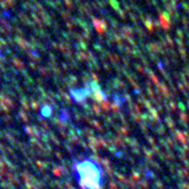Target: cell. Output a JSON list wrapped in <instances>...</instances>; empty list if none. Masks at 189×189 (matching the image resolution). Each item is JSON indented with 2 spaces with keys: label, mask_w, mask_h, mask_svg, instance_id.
Wrapping results in <instances>:
<instances>
[{
  "label": "cell",
  "mask_w": 189,
  "mask_h": 189,
  "mask_svg": "<svg viewBox=\"0 0 189 189\" xmlns=\"http://www.w3.org/2000/svg\"><path fill=\"white\" fill-rule=\"evenodd\" d=\"M73 176L79 189H102L104 185V171L93 158L74 161Z\"/></svg>",
  "instance_id": "obj_1"
}]
</instances>
